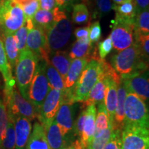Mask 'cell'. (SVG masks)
Segmentation results:
<instances>
[{
  "instance_id": "obj_1",
  "label": "cell",
  "mask_w": 149,
  "mask_h": 149,
  "mask_svg": "<svg viewBox=\"0 0 149 149\" xmlns=\"http://www.w3.org/2000/svg\"><path fill=\"white\" fill-rule=\"evenodd\" d=\"M111 62V66L120 75L148 70V61L143 57L138 45L135 42L129 47L113 55Z\"/></svg>"
},
{
  "instance_id": "obj_2",
  "label": "cell",
  "mask_w": 149,
  "mask_h": 149,
  "mask_svg": "<svg viewBox=\"0 0 149 149\" xmlns=\"http://www.w3.org/2000/svg\"><path fill=\"white\" fill-rule=\"evenodd\" d=\"M40 58L30 50L20 52L15 65V83L24 98L29 100L30 85L36 71Z\"/></svg>"
},
{
  "instance_id": "obj_3",
  "label": "cell",
  "mask_w": 149,
  "mask_h": 149,
  "mask_svg": "<svg viewBox=\"0 0 149 149\" xmlns=\"http://www.w3.org/2000/svg\"><path fill=\"white\" fill-rule=\"evenodd\" d=\"M4 104L8 118L13 122L17 117H24L30 121L37 117V112L31 102L24 98L16 85L12 88H4Z\"/></svg>"
},
{
  "instance_id": "obj_4",
  "label": "cell",
  "mask_w": 149,
  "mask_h": 149,
  "mask_svg": "<svg viewBox=\"0 0 149 149\" xmlns=\"http://www.w3.org/2000/svg\"><path fill=\"white\" fill-rule=\"evenodd\" d=\"M72 26L64 10L57 9L55 22L45 31L50 51H60L71 35Z\"/></svg>"
},
{
  "instance_id": "obj_5",
  "label": "cell",
  "mask_w": 149,
  "mask_h": 149,
  "mask_svg": "<svg viewBox=\"0 0 149 149\" xmlns=\"http://www.w3.org/2000/svg\"><path fill=\"white\" fill-rule=\"evenodd\" d=\"M124 126L148 128V109L145 102L135 93L127 92L124 102Z\"/></svg>"
},
{
  "instance_id": "obj_6",
  "label": "cell",
  "mask_w": 149,
  "mask_h": 149,
  "mask_svg": "<svg viewBox=\"0 0 149 149\" xmlns=\"http://www.w3.org/2000/svg\"><path fill=\"white\" fill-rule=\"evenodd\" d=\"M100 70V59H91L81 72L74 87L71 103L84 102L95 84Z\"/></svg>"
},
{
  "instance_id": "obj_7",
  "label": "cell",
  "mask_w": 149,
  "mask_h": 149,
  "mask_svg": "<svg viewBox=\"0 0 149 149\" xmlns=\"http://www.w3.org/2000/svg\"><path fill=\"white\" fill-rule=\"evenodd\" d=\"M21 6L13 0H2L0 3V28L1 32L14 34L25 23Z\"/></svg>"
},
{
  "instance_id": "obj_8",
  "label": "cell",
  "mask_w": 149,
  "mask_h": 149,
  "mask_svg": "<svg viewBox=\"0 0 149 149\" xmlns=\"http://www.w3.org/2000/svg\"><path fill=\"white\" fill-rule=\"evenodd\" d=\"M45 65V61L40 60L34 77L30 85L28 94L29 100L34 107L37 115L44 99L51 88L46 75Z\"/></svg>"
},
{
  "instance_id": "obj_9",
  "label": "cell",
  "mask_w": 149,
  "mask_h": 149,
  "mask_svg": "<svg viewBox=\"0 0 149 149\" xmlns=\"http://www.w3.org/2000/svg\"><path fill=\"white\" fill-rule=\"evenodd\" d=\"M121 149H148V128L124 126L121 133Z\"/></svg>"
},
{
  "instance_id": "obj_10",
  "label": "cell",
  "mask_w": 149,
  "mask_h": 149,
  "mask_svg": "<svg viewBox=\"0 0 149 149\" xmlns=\"http://www.w3.org/2000/svg\"><path fill=\"white\" fill-rule=\"evenodd\" d=\"M109 35L113 47L121 51L129 47L134 42V23L115 19Z\"/></svg>"
},
{
  "instance_id": "obj_11",
  "label": "cell",
  "mask_w": 149,
  "mask_h": 149,
  "mask_svg": "<svg viewBox=\"0 0 149 149\" xmlns=\"http://www.w3.org/2000/svg\"><path fill=\"white\" fill-rule=\"evenodd\" d=\"M120 77L125 86L126 92L135 93L144 102L148 101L149 97L148 70L122 74Z\"/></svg>"
},
{
  "instance_id": "obj_12",
  "label": "cell",
  "mask_w": 149,
  "mask_h": 149,
  "mask_svg": "<svg viewBox=\"0 0 149 149\" xmlns=\"http://www.w3.org/2000/svg\"><path fill=\"white\" fill-rule=\"evenodd\" d=\"M26 49L32 51L40 60L49 61L51 51L48 46L46 33L42 27L35 25L34 23L33 26L28 32Z\"/></svg>"
},
{
  "instance_id": "obj_13",
  "label": "cell",
  "mask_w": 149,
  "mask_h": 149,
  "mask_svg": "<svg viewBox=\"0 0 149 149\" xmlns=\"http://www.w3.org/2000/svg\"><path fill=\"white\" fill-rule=\"evenodd\" d=\"M73 104L61 99L55 120L58 125L61 133L68 144L74 139V107Z\"/></svg>"
},
{
  "instance_id": "obj_14",
  "label": "cell",
  "mask_w": 149,
  "mask_h": 149,
  "mask_svg": "<svg viewBox=\"0 0 149 149\" xmlns=\"http://www.w3.org/2000/svg\"><path fill=\"white\" fill-rule=\"evenodd\" d=\"M63 93L60 91L51 88L40 108L37 117L45 130L55 120L60 106Z\"/></svg>"
},
{
  "instance_id": "obj_15",
  "label": "cell",
  "mask_w": 149,
  "mask_h": 149,
  "mask_svg": "<svg viewBox=\"0 0 149 149\" xmlns=\"http://www.w3.org/2000/svg\"><path fill=\"white\" fill-rule=\"evenodd\" d=\"M89 61L90 60L86 57L72 59L66 77L64 80V92L62 94L63 100L72 104L71 98L74 86L84 68H85Z\"/></svg>"
},
{
  "instance_id": "obj_16",
  "label": "cell",
  "mask_w": 149,
  "mask_h": 149,
  "mask_svg": "<svg viewBox=\"0 0 149 149\" xmlns=\"http://www.w3.org/2000/svg\"><path fill=\"white\" fill-rule=\"evenodd\" d=\"M97 109L95 105L88 106L86 109L84 122L81 137L74 143V149H86L95 132Z\"/></svg>"
},
{
  "instance_id": "obj_17",
  "label": "cell",
  "mask_w": 149,
  "mask_h": 149,
  "mask_svg": "<svg viewBox=\"0 0 149 149\" xmlns=\"http://www.w3.org/2000/svg\"><path fill=\"white\" fill-rule=\"evenodd\" d=\"M13 122L15 132V149H25L32 129L31 121L26 117H17Z\"/></svg>"
},
{
  "instance_id": "obj_18",
  "label": "cell",
  "mask_w": 149,
  "mask_h": 149,
  "mask_svg": "<svg viewBox=\"0 0 149 149\" xmlns=\"http://www.w3.org/2000/svg\"><path fill=\"white\" fill-rule=\"evenodd\" d=\"M117 103L113 128L114 130L122 131L125 125L124 122V102L126 96V90L122 79L117 84Z\"/></svg>"
},
{
  "instance_id": "obj_19",
  "label": "cell",
  "mask_w": 149,
  "mask_h": 149,
  "mask_svg": "<svg viewBox=\"0 0 149 149\" xmlns=\"http://www.w3.org/2000/svg\"><path fill=\"white\" fill-rule=\"evenodd\" d=\"M25 149H51L46 138L45 128L42 124L37 122L35 123Z\"/></svg>"
},
{
  "instance_id": "obj_20",
  "label": "cell",
  "mask_w": 149,
  "mask_h": 149,
  "mask_svg": "<svg viewBox=\"0 0 149 149\" xmlns=\"http://www.w3.org/2000/svg\"><path fill=\"white\" fill-rule=\"evenodd\" d=\"M104 96H105V84H104V74L100 61V70H99L97 79L84 103L87 107L99 104L104 101Z\"/></svg>"
},
{
  "instance_id": "obj_21",
  "label": "cell",
  "mask_w": 149,
  "mask_h": 149,
  "mask_svg": "<svg viewBox=\"0 0 149 149\" xmlns=\"http://www.w3.org/2000/svg\"><path fill=\"white\" fill-rule=\"evenodd\" d=\"M72 59L69 54L66 51H51L49 54V61L61 75L64 81L66 77L68 68L71 64Z\"/></svg>"
},
{
  "instance_id": "obj_22",
  "label": "cell",
  "mask_w": 149,
  "mask_h": 149,
  "mask_svg": "<svg viewBox=\"0 0 149 149\" xmlns=\"http://www.w3.org/2000/svg\"><path fill=\"white\" fill-rule=\"evenodd\" d=\"M45 130L50 148L64 149L66 148L67 143L55 120L50 124Z\"/></svg>"
},
{
  "instance_id": "obj_23",
  "label": "cell",
  "mask_w": 149,
  "mask_h": 149,
  "mask_svg": "<svg viewBox=\"0 0 149 149\" xmlns=\"http://www.w3.org/2000/svg\"><path fill=\"white\" fill-rule=\"evenodd\" d=\"M1 33H2L3 47H4L6 54L7 58H8V63L13 70L15 67L19 55V52L17 47L16 42L13 34L6 32Z\"/></svg>"
},
{
  "instance_id": "obj_24",
  "label": "cell",
  "mask_w": 149,
  "mask_h": 149,
  "mask_svg": "<svg viewBox=\"0 0 149 149\" xmlns=\"http://www.w3.org/2000/svg\"><path fill=\"white\" fill-rule=\"evenodd\" d=\"M112 10H114L115 12V19L135 24L137 9L134 0L119 5H113Z\"/></svg>"
},
{
  "instance_id": "obj_25",
  "label": "cell",
  "mask_w": 149,
  "mask_h": 149,
  "mask_svg": "<svg viewBox=\"0 0 149 149\" xmlns=\"http://www.w3.org/2000/svg\"><path fill=\"white\" fill-rule=\"evenodd\" d=\"M12 70L6 54L2 40L0 38V72L4 80L5 88H12L16 84L15 79L13 76Z\"/></svg>"
},
{
  "instance_id": "obj_26",
  "label": "cell",
  "mask_w": 149,
  "mask_h": 149,
  "mask_svg": "<svg viewBox=\"0 0 149 149\" xmlns=\"http://www.w3.org/2000/svg\"><path fill=\"white\" fill-rule=\"evenodd\" d=\"M57 6L52 11L39 9L33 18L34 24L42 27L44 31L55 22Z\"/></svg>"
},
{
  "instance_id": "obj_27",
  "label": "cell",
  "mask_w": 149,
  "mask_h": 149,
  "mask_svg": "<svg viewBox=\"0 0 149 149\" xmlns=\"http://www.w3.org/2000/svg\"><path fill=\"white\" fill-rule=\"evenodd\" d=\"M45 72L46 77L52 88L60 91L61 93L64 92V84L63 79L54 67L52 66L49 61H46Z\"/></svg>"
},
{
  "instance_id": "obj_28",
  "label": "cell",
  "mask_w": 149,
  "mask_h": 149,
  "mask_svg": "<svg viewBox=\"0 0 149 149\" xmlns=\"http://www.w3.org/2000/svg\"><path fill=\"white\" fill-rule=\"evenodd\" d=\"M97 118H95V126L93 136H96L102 133L104 130L109 127L110 123L109 115H108L107 109H106L104 101L98 104Z\"/></svg>"
},
{
  "instance_id": "obj_29",
  "label": "cell",
  "mask_w": 149,
  "mask_h": 149,
  "mask_svg": "<svg viewBox=\"0 0 149 149\" xmlns=\"http://www.w3.org/2000/svg\"><path fill=\"white\" fill-rule=\"evenodd\" d=\"M134 33L141 35H149L148 9L137 13L134 24Z\"/></svg>"
},
{
  "instance_id": "obj_30",
  "label": "cell",
  "mask_w": 149,
  "mask_h": 149,
  "mask_svg": "<svg viewBox=\"0 0 149 149\" xmlns=\"http://www.w3.org/2000/svg\"><path fill=\"white\" fill-rule=\"evenodd\" d=\"M33 26V19L26 20L25 23L21 28H19L15 33H14V37L15 40L17 47L19 52L23 51L26 49V39L29 30Z\"/></svg>"
},
{
  "instance_id": "obj_31",
  "label": "cell",
  "mask_w": 149,
  "mask_h": 149,
  "mask_svg": "<svg viewBox=\"0 0 149 149\" xmlns=\"http://www.w3.org/2000/svg\"><path fill=\"white\" fill-rule=\"evenodd\" d=\"M114 129L111 124H110L107 129L104 130L102 133L96 136H93L90 144L86 149H102L109 139H111Z\"/></svg>"
},
{
  "instance_id": "obj_32",
  "label": "cell",
  "mask_w": 149,
  "mask_h": 149,
  "mask_svg": "<svg viewBox=\"0 0 149 149\" xmlns=\"http://www.w3.org/2000/svg\"><path fill=\"white\" fill-rule=\"evenodd\" d=\"M88 2L90 0H85ZM93 2V18H100L111 12L113 8L111 0H91Z\"/></svg>"
},
{
  "instance_id": "obj_33",
  "label": "cell",
  "mask_w": 149,
  "mask_h": 149,
  "mask_svg": "<svg viewBox=\"0 0 149 149\" xmlns=\"http://www.w3.org/2000/svg\"><path fill=\"white\" fill-rule=\"evenodd\" d=\"M90 14L85 3H77L73 6L72 13V22L74 24H81L88 22Z\"/></svg>"
},
{
  "instance_id": "obj_34",
  "label": "cell",
  "mask_w": 149,
  "mask_h": 149,
  "mask_svg": "<svg viewBox=\"0 0 149 149\" xmlns=\"http://www.w3.org/2000/svg\"><path fill=\"white\" fill-rule=\"evenodd\" d=\"M15 132L14 122L9 120L6 129L5 135L1 141L0 149H15Z\"/></svg>"
},
{
  "instance_id": "obj_35",
  "label": "cell",
  "mask_w": 149,
  "mask_h": 149,
  "mask_svg": "<svg viewBox=\"0 0 149 149\" xmlns=\"http://www.w3.org/2000/svg\"><path fill=\"white\" fill-rule=\"evenodd\" d=\"M135 42L139 46L142 56L148 61L149 54V35H141L134 33Z\"/></svg>"
},
{
  "instance_id": "obj_36",
  "label": "cell",
  "mask_w": 149,
  "mask_h": 149,
  "mask_svg": "<svg viewBox=\"0 0 149 149\" xmlns=\"http://www.w3.org/2000/svg\"><path fill=\"white\" fill-rule=\"evenodd\" d=\"M26 20L33 19L35 14L40 9L39 0H30L26 3L21 5Z\"/></svg>"
},
{
  "instance_id": "obj_37",
  "label": "cell",
  "mask_w": 149,
  "mask_h": 149,
  "mask_svg": "<svg viewBox=\"0 0 149 149\" xmlns=\"http://www.w3.org/2000/svg\"><path fill=\"white\" fill-rule=\"evenodd\" d=\"M8 122V114H7L6 106L4 102L0 97V148H1V141L4 137Z\"/></svg>"
},
{
  "instance_id": "obj_38",
  "label": "cell",
  "mask_w": 149,
  "mask_h": 149,
  "mask_svg": "<svg viewBox=\"0 0 149 149\" xmlns=\"http://www.w3.org/2000/svg\"><path fill=\"white\" fill-rule=\"evenodd\" d=\"M89 33L88 38L90 43L92 45H94L99 42L102 37V29L100 22L96 21L88 25Z\"/></svg>"
},
{
  "instance_id": "obj_39",
  "label": "cell",
  "mask_w": 149,
  "mask_h": 149,
  "mask_svg": "<svg viewBox=\"0 0 149 149\" xmlns=\"http://www.w3.org/2000/svg\"><path fill=\"white\" fill-rule=\"evenodd\" d=\"M121 133L120 130H113L111 139L102 149H121Z\"/></svg>"
},
{
  "instance_id": "obj_40",
  "label": "cell",
  "mask_w": 149,
  "mask_h": 149,
  "mask_svg": "<svg viewBox=\"0 0 149 149\" xmlns=\"http://www.w3.org/2000/svg\"><path fill=\"white\" fill-rule=\"evenodd\" d=\"M113 43L110 37H107L104 41L100 42L98 44V51L99 56L101 59H104L107 56L111 53L113 50Z\"/></svg>"
},
{
  "instance_id": "obj_41",
  "label": "cell",
  "mask_w": 149,
  "mask_h": 149,
  "mask_svg": "<svg viewBox=\"0 0 149 149\" xmlns=\"http://www.w3.org/2000/svg\"><path fill=\"white\" fill-rule=\"evenodd\" d=\"M86 115V109L81 111L77 120L74 123V137H77V140H79L82 133L84 122Z\"/></svg>"
},
{
  "instance_id": "obj_42",
  "label": "cell",
  "mask_w": 149,
  "mask_h": 149,
  "mask_svg": "<svg viewBox=\"0 0 149 149\" xmlns=\"http://www.w3.org/2000/svg\"><path fill=\"white\" fill-rule=\"evenodd\" d=\"M41 9L47 11H52L57 7L55 0H39Z\"/></svg>"
},
{
  "instance_id": "obj_43",
  "label": "cell",
  "mask_w": 149,
  "mask_h": 149,
  "mask_svg": "<svg viewBox=\"0 0 149 149\" xmlns=\"http://www.w3.org/2000/svg\"><path fill=\"white\" fill-rule=\"evenodd\" d=\"M89 33V28L88 26L87 27L77 28L74 31V36H75L77 40L83 38V37H88Z\"/></svg>"
},
{
  "instance_id": "obj_44",
  "label": "cell",
  "mask_w": 149,
  "mask_h": 149,
  "mask_svg": "<svg viewBox=\"0 0 149 149\" xmlns=\"http://www.w3.org/2000/svg\"><path fill=\"white\" fill-rule=\"evenodd\" d=\"M134 1L136 6L137 13L148 9L149 0H134Z\"/></svg>"
},
{
  "instance_id": "obj_45",
  "label": "cell",
  "mask_w": 149,
  "mask_h": 149,
  "mask_svg": "<svg viewBox=\"0 0 149 149\" xmlns=\"http://www.w3.org/2000/svg\"><path fill=\"white\" fill-rule=\"evenodd\" d=\"M76 0H55L56 5L61 10H64L69 7Z\"/></svg>"
},
{
  "instance_id": "obj_46",
  "label": "cell",
  "mask_w": 149,
  "mask_h": 149,
  "mask_svg": "<svg viewBox=\"0 0 149 149\" xmlns=\"http://www.w3.org/2000/svg\"><path fill=\"white\" fill-rule=\"evenodd\" d=\"M113 5H119L121 4V3L127 2V1H133V0H111Z\"/></svg>"
},
{
  "instance_id": "obj_47",
  "label": "cell",
  "mask_w": 149,
  "mask_h": 149,
  "mask_svg": "<svg viewBox=\"0 0 149 149\" xmlns=\"http://www.w3.org/2000/svg\"><path fill=\"white\" fill-rule=\"evenodd\" d=\"M13 1H15L16 3H17L18 4H19L20 6L24 4V3H26L27 1H30V0H13Z\"/></svg>"
},
{
  "instance_id": "obj_48",
  "label": "cell",
  "mask_w": 149,
  "mask_h": 149,
  "mask_svg": "<svg viewBox=\"0 0 149 149\" xmlns=\"http://www.w3.org/2000/svg\"><path fill=\"white\" fill-rule=\"evenodd\" d=\"M1 1H2V0H0V3H1Z\"/></svg>"
}]
</instances>
